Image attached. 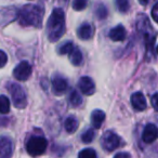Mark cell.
<instances>
[{"label": "cell", "mask_w": 158, "mask_h": 158, "mask_svg": "<svg viewBox=\"0 0 158 158\" xmlns=\"http://www.w3.org/2000/svg\"><path fill=\"white\" fill-rule=\"evenodd\" d=\"M65 33V14L62 9H54L47 23V35L51 42H55Z\"/></svg>", "instance_id": "obj_1"}, {"label": "cell", "mask_w": 158, "mask_h": 158, "mask_svg": "<svg viewBox=\"0 0 158 158\" xmlns=\"http://www.w3.org/2000/svg\"><path fill=\"white\" fill-rule=\"evenodd\" d=\"M44 10L36 5H26L19 12V22L22 26H34L40 28L42 25Z\"/></svg>", "instance_id": "obj_2"}, {"label": "cell", "mask_w": 158, "mask_h": 158, "mask_svg": "<svg viewBox=\"0 0 158 158\" xmlns=\"http://www.w3.org/2000/svg\"><path fill=\"white\" fill-rule=\"evenodd\" d=\"M136 28L138 31L144 37L145 44H146L147 53H153V47L155 42V33L153 31L151 23L148 21V18L144 14H140L136 19Z\"/></svg>", "instance_id": "obj_3"}, {"label": "cell", "mask_w": 158, "mask_h": 158, "mask_svg": "<svg viewBox=\"0 0 158 158\" xmlns=\"http://www.w3.org/2000/svg\"><path fill=\"white\" fill-rule=\"evenodd\" d=\"M7 87L12 97V101L14 103V106L18 108H24L27 104V99L26 93L23 90L22 87L20 85L13 84V82H10Z\"/></svg>", "instance_id": "obj_4"}, {"label": "cell", "mask_w": 158, "mask_h": 158, "mask_svg": "<svg viewBox=\"0 0 158 158\" xmlns=\"http://www.w3.org/2000/svg\"><path fill=\"white\" fill-rule=\"evenodd\" d=\"M48 146V142L44 136H33L26 144L27 153L31 156L42 155Z\"/></svg>", "instance_id": "obj_5"}, {"label": "cell", "mask_w": 158, "mask_h": 158, "mask_svg": "<svg viewBox=\"0 0 158 158\" xmlns=\"http://www.w3.org/2000/svg\"><path fill=\"white\" fill-rule=\"evenodd\" d=\"M120 138L113 131H106L101 139V144L106 152H113L120 145Z\"/></svg>", "instance_id": "obj_6"}, {"label": "cell", "mask_w": 158, "mask_h": 158, "mask_svg": "<svg viewBox=\"0 0 158 158\" xmlns=\"http://www.w3.org/2000/svg\"><path fill=\"white\" fill-rule=\"evenodd\" d=\"M31 75V66L27 62H21L15 68H14L13 76L20 81H25Z\"/></svg>", "instance_id": "obj_7"}, {"label": "cell", "mask_w": 158, "mask_h": 158, "mask_svg": "<svg viewBox=\"0 0 158 158\" xmlns=\"http://www.w3.org/2000/svg\"><path fill=\"white\" fill-rule=\"evenodd\" d=\"M78 88L85 95H92L95 92L94 81L90 77H81L78 82Z\"/></svg>", "instance_id": "obj_8"}, {"label": "cell", "mask_w": 158, "mask_h": 158, "mask_svg": "<svg viewBox=\"0 0 158 158\" xmlns=\"http://www.w3.org/2000/svg\"><path fill=\"white\" fill-rule=\"evenodd\" d=\"M68 84L66 79L62 76H54L52 78V90L56 95H62L66 92Z\"/></svg>", "instance_id": "obj_9"}, {"label": "cell", "mask_w": 158, "mask_h": 158, "mask_svg": "<svg viewBox=\"0 0 158 158\" xmlns=\"http://www.w3.org/2000/svg\"><path fill=\"white\" fill-rule=\"evenodd\" d=\"M158 138V129L153 123H147L142 133V140L145 143H153Z\"/></svg>", "instance_id": "obj_10"}, {"label": "cell", "mask_w": 158, "mask_h": 158, "mask_svg": "<svg viewBox=\"0 0 158 158\" xmlns=\"http://www.w3.org/2000/svg\"><path fill=\"white\" fill-rule=\"evenodd\" d=\"M13 153V145L9 138L1 136L0 138V158L11 157Z\"/></svg>", "instance_id": "obj_11"}, {"label": "cell", "mask_w": 158, "mask_h": 158, "mask_svg": "<svg viewBox=\"0 0 158 158\" xmlns=\"http://www.w3.org/2000/svg\"><path fill=\"white\" fill-rule=\"evenodd\" d=\"M77 35L81 40H89L94 35V28L89 23H84L79 26L78 31H77Z\"/></svg>", "instance_id": "obj_12"}, {"label": "cell", "mask_w": 158, "mask_h": 158, "mask_svg": "<svg viewBox=\"0 0 158 158\" xmlns=\"http://www.w3.org/2000/svg\"><path fill=\"white\" fill-rule=\"evenodd\" d=\"M131 104L133 108L138 112H142L146 108V100H145L143 93L135 92L131 95Z\"/></svg>", "instance_id": "obj_13"}, {"label": "cell", "mask_w": 158, "mask_h": 158, "mask_svg": "<svg viewBox=\"0 0 158 158\" xmlns=\"http://www.w3.org/2000/svg\"><path fill=\"white\" fill-rule=\"evenodd\" d=\"M108 36H110V38L113 41H123V40L126 39L127 31H126L125 27L123 25H118V26L110 29Z\"/></svg>", "instance_id": "obj_14"}, {"label": "cell", "mask_w": 158, "mask_h": 158, "mask_svg": "<svg viewBox=\"0 0 158 158\" xmlns=\"http://www.w3.org/2000/svg\"><path fill=\"white\" fill-rule=\"evenodd\" d=\"M104 119H105V113L102 112L100 110H95L91 114V123L93 125V127L95 129L101 128L102 123H103Z\"/></svg>", "instance_id": "obj_15"}, {"label": "cell", "mask_w": 158, "mask_h": 158, "mask_svg": "<svg viewBox=\"0 0 158 158\" xmlns=\"http://www.w3.org/2000/svg\"><path fill=\"white\" fill-rule=\"evenodd\" d=\"M69 60L72 62L73 65L75 66H78L81 64L82 62V54H81V51L79 50V49H75L69 53Z\"/></svg>", "instance_id": "obj_16"}, {"label": "cell", "mask_w": 158, "mask_h": 158, "mask_svg": "<svg viewBox=\"0 0 158 158\" xmlns=\"http://www.w3.org/2000/svg\"><path fill=\"white\" fill-rule=\"evenodd\" d=\"M78 128V121L75 117H68L65 120V130L68 133H74Z\"/></svg>", "instance_id": "obj_17"}, {"label": "cell", "mask_w": 158, "mask_h": 158, "mask_svg": "<svg viewBox=\"0 0 158 158\" xmlns=\"http://www.w3.org/2000/svg\"><path fill=\"white\" fill-rule=\"evenodd\" d=\"M10 110V101L6 95H0V114H7Z\"/></svg>", "instance_id": "obj_18"}, {"label": "cell", "mask_w": 158, "mask_h": 158, "mask_svg": "<svg viewBox=\"0 0 158 158\" xmlns=\"http://www.w3.org/2000/svg\"><path fill=\"white\" fill-rule=\"evenodd\" d=\"M73 50H74V44H73L72 41H68L62 44V46L57 49V52L61 55H64V54H69Z\"/></svg>", "instance_id": "obj_19"}, {"label": "cell", "mask_w": 158, "mask_h": 158, "mask_svg": "<svg viewBox=\"0 0 158 158\" xmlns=\"http://www.w3.org/2000/svg\"><path fill=\"white\" fill-rule=\"evenodd\" d=\"M69 103L72 104L74 107L79 106L82 103L81 97L79 95V93L77 92V91H72V93H70V95H69Z\"/></svg>", "instance_id": "obj_20"}, {"label": "cell", "mask_w": 158, "mask_h": 158, "mask_svg": "<svg viewBox=\"0 0 158 158\" xmlns=\"http://www.w3.org/2000/svg\"><path fill=\"white\" fill-rule=\"evenodd\" d=\"M116 7L118 11L126 13L130 8V0H116Z\"/></svg>", "instance_id": "obj_21"}, {"label": "cell", "mask_w": 158, "mask_h": 158, "mask_svg": "<svg viewBox=\"0 0 158 158\" xmlns=\"http://www.w3.org/2000/svg\"><path fill=\"white\" fill-rule=\"evenodd\" d=\"M95 133L93 129H88L87 131H85L84 133L81 134V141L84 143H91L92 140L94 139Z\"/></svg>", "instance_id": "obj_22"}, {"label": "cell", "mask_w": 158, "mask_h": 158, "mask_svg": "<svg viewBox=\"0 0 158 158\" xmlns=\"http://www.w3.org/2000/svg\"><path fill=\"white\" fill-rule=\"evenodd\" d=\"M88 6V0H74L73 1V9L76 11H82Z\"/></svg>", "instance_id": "obj_23"}, {"label": "cell", "mask_w": 158, "mask_h": 158, "mask_svg": "<svg viewBox=\"0 0 158 158\" xmlns=\"http://www.w3.org/2000/svg\"><path fill=\"white\" fill-rule=\"evenodd\" d=\"M78 156L79 158H95L97 157V153L92 148H86V149H82L78 154Z\"/></svg>", "instance_id": "obj_24"}, {"label": "cell", "mask_w": 158, "mask_h": 158, "mask_svg": "<svg viewBox=\"0 0 158 158\" xmlns=\"http://www.w3.org/2000/svg\"><path fill=\"white\" fill-rule=\"evenodd\" d=\"M95 14H97V16L100 20H104V19L107 16V9H106L105 6L100 5L99 7L97 8V10H95Z\"/></svg>", "instance_id": "obj_25"}, {"label": "cell", "mask_w": 158, "mask_h": 158, "mask_svg": "<svg viewBox=\"0 0 158 158\" xmlns=\"http://www.w3.org/2000/svg\"><path fill=\"white\" fill-rule=\"evenodd\" d=\"M8 62V56L2 50H0V68L3 67V66L7 64Z\"/></svg>", "instance_id": "obj_26"}, {"label": "cell", "mask_w": 158, "mask_h": 158, "mask_svg": "<svg viewBox=\"0 0 158 158\" xmlns=\"http://www.w3.org/2000/svg\"><path fill=\"white\" fill-rule=\"evenodd\" d=\"M152 18L156 23H158V2L152 9Z\"/></svg>", "instance_id": "obj_27"}, {"label": "cell", "mask_w": 158, "mask_h": 158, "mask_svg": "<svg viewBox=\"0 0 158 158\" xmlns=\"http://www.w3.org/2000/svg\"><path fill=\"white\" fill-rule=\"evenodd\" d=\"M152 105H153L154 110L158 112V93H155L152 97Z\"/></svg>", "instance_id": "obj_28"}, {"label": "cell", "mask_w": 158, "mask_h": 158, "mask_svg": "<svg viewBox=\"0 0 158 158\" xmlns=\"http://www.w3.org/2000/svg\"><path fill=\"white\" fill-rule=\"evenodd\" d=\"M115 157L116 158H119V157H130V154L128 153H118L115 155Z\"/></svg>", "instance_id": "obj_29"}, {"label": "cell", "mask_w": 158, "mask_h": 158, "mask_svg": "<svg viewBox=\"0 0 158 158\" xmlns=\"http://www.w3.org/2000/svg\"><path fill=\"white\" fill-rule=\"evenodd\" d=\"M139 2H140L142 6H146L147 2H148V0H139Z\"/></svg>", "instance_id": "obj_30"}, {"label": "cell", "mask_w": 158, "mask_h": 158, "mask_svg": "<svg viewBox=\"0 0 158 158\" xmlns=\"http://www.w3.org/2000/svg\"><path fill=\"white\" fill-rule=\"evenodd\" d=\"M157 52H158V47H157Z\"/></svg>", "instance_id": "obj_31"}]
</instances>
